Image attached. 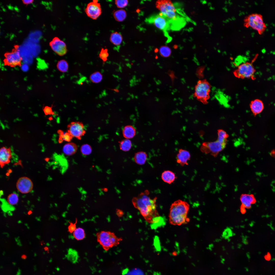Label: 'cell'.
<instances>
[{"label": "cell", "mask_w": 275, "mask_h": 275, "mask_svg": "<svg viewBox=\"0 0 275 275\" xmlns=\"http://www.w3.org/2000/svg\"><path fill=\"white\" fill-rule=\"evenodd\" d=\"M4 61L5 65L11 67L21 66L22 58L19 51L14 50L10 52L6 53Z\"/></svg>", "instance_id": "obj_11"}, {"label": "cell", "mask_w": 275, "mask_h": 275, "mask_svg": "<svg viewBox=\"0 0 275 275\" xmlns=\"http://www.w3.org/2000/svg\"><path fill=\"white\" fill-rule=\"evenodd\" d=\"M57 132L59 135L58 141L59 143H62L63 141L69 142L73 138L71 134L67 131L64 133L62 130H59Z\"/></svg>", "instance_id": "obj_23"}, {"label": "cell", "mask_w": 275, "mask_h": 275, "mask_svg": "<svg viewBox=\"0 0 275 275\" xmlns=\"http://www.w3.org/2000/svg\"><path fill=\"white\" fill-rule=\"evenodd\" d=\"M16 186L18 190L22 194H27L31 192L33 187L31 180L26 177L20 178L17 180Z\"/></svg>", "instance_id": "obj_14"}, {"label": "cell", "mask_w": 275, "mask_h": 275, "mask_svg": "<svg viewBox=\"0 0 275 275\" xmlns=\"http://www.w3.org/2000/svg\"><path fill=\"white\" fill-rule=\"evenodd\" d=\"M12 157L10 147H2L0 150V165L3 168L6 165L9 163Z\"/></svg>", "instance_id": "obj_15"}, {"label": "cell", "mask_w": 275, "mask_h": 275, "mask_svg": "<svg viewBox=\"0 0 275 275\" xmlns=\"http://www.w3.org/2000/svg\"><path fill=\"white\" fill-rule=\"evenodd\" d=\"M110 40L113 44L116 46H118L121 44L122 42V37L120 34L117 32H115L111 34Z\"/></svg>", "instance_id": "obj_21"}, {"label": "cell", "mask_w": 275, "mask_h": 275, "mask_svg": "<svg viewBox=\"0 0 275 275\" xmlns=\"http://www.w3.org/2000/svg\"><path fill=\"white\" fill-rule=\"evenodd\" d=\"M250 106L251 111L255 116L260 113L264 108L263 102L261 100L258 99L251 101Z\"/></svg>", "instance_id": "obj_17"}, {"label": "cell", "mask_w": 275, "mask_h": 275, "mask_svg": "<svg viewBox=\"0 0 275 275\" xmlns=\"http://www.w3.org/2000/svg\"><path fill=\"white\" fill-rule=\"evenodd\" d=\"M98 242L106 251H107L119 244L122 239L117 236L113 232L102 231L96 234Z\"/></svg>", "instance_id": "obj_4"}, {"label": "cell", "mask_w": 275, "mask_h": 275, "mask_svg": "<svg viewBox=\"0 0 275 275\" xmlns=\"http://www.w3.org/2000/svg\"><path fill=\"white\" fill-rule=\"evenodd\" d=\"M103 78L102 75L99 71L94 72L90 75L89 77L90 81L94 83L100 82L102 80Z\"/></svg>", "instance_id": "obj_28"}, {"label": "cell", "mask_w": 275, "mask_h": 275, "mask_svg": "<svg viewBox=\"0 0 275 275\" xmlns=\"http://www.w3.org/2000/svg\"><path fill=\"white\" fill-rule=\"evenodd\" d=\"M85 11L88 17L94 20L97 19L102 13L100 4L98 3V1L95 0L87 4Z\"/></svg>", "instance_id": "obj_10"}, {"label": "cell", "mask_w": 275, "mask_h": 275, "mask_svg": "<svg viewBox=\"0 0 275 275\" xmlns=\"http://www.w3.org/2000/svg\"><path fill=\"white\" fill-rule=\"evenodd\" d=\"M190 157V154L188 151L182 149H180L177 155V162L182 166L185 165H187V161L189 160Z\"/></svg>", "instance_id": "obj_18"}, {"label": "cell", "mask_w": 275, "mask_h": 275, "mask_svg": "<svg viewBox=\"0 0 275 275\" xmlns=\"http://www.w3.org/2000/svg\"><path fill=\"white\" fill-rule=\"evenodd\" d=\"M211 85L206 79L199 80L195 87L193 96L203 104H207L210 98Z\"/></svg>", "instance_id": "obj_7"}, {"label": "cell", "mask_w": 275, "mask_h": 275, "mask_svg": "<svg viewBox=\"0 0 275 275\" xmlns=\"http://www.w3.org/2000/svg\"><path fill=\"white\" fill-rule=\"evenodd\" d=\"M244 22L245 26L250 27L260 34L263 33L266 28L263 17L259 14L254 13L249 15L245 19Z\"/></svg>", "instance_id": "obj_8"}, {"label": "cell", "mask_w": 275, "mask_h": 275, "mask_svg": "<svg viewBox=\"0 0 275 275\" xmlns=\"http://www.w3.org/2000/svg\"><path fill=\"white\" fill-rule=\"evenodd\" d=\"M147 159V155L145 152H141L136 153L134 159L135 162L139 165H143Z\"/></svg>", "instance_id": "obj_22"}, {"label": "cell", "mask_w": 275, "mask_h": 275, "mask_svg": "<svg viewBox=\"0 0 275 275\" xmlns=\"http://www.w3.org/2000/svg\"><path fill=\"white\" fill-rule=\"evenodd\" d=\"M135 130L132 126H128L124 128L123 133L124 136L127 139L132 138L135 134Z\"/></svg>", "instance_id": "obj_25"}, {"label": "cell", "mask_w": 275, "mask_h": 275, "mask_svg": "<svg viewBox=\"0 0 275 275\" xmlns=\"http://www.w3.org/2000/svg\"><path fill=\"white\" fill-rule=\"evenodd\" d=\"M57 68L60 72L62 73L66 72L69 67L68 63L65 60H61L59 61L57 64Z\"/></svg>", "instance_id": "obj_27"}, {"label": "cell", "mask_w": 275, "mask_h": 275, "mask_svg": "<svg viewBox=\"0 0 275 275\" xmlns=\"http://www.w3.org/2000/svg\"><path fill=\"white\" fill-rule=\"evenodd\" d=\"M131 146V142L128 139L122 141L120 144V148L123 151H126L129 150Z\"/></svg>", "instance_id": "obj_31"}, {"label": "cell", "mask_w": 275, "mask_h": 275, "mask_svg": "<svg viewBox=\"0 0 275 275\" xmlns=\"http://www.w3.org/2000/svg\"><path fill=\"white\" fill-rule=\"evenodd\" d=\"M67 132L73 137H75L80 140L82 136L86 133L83 124L79 121L73 122L67 126Z\"/></svg>", "instance_id": "obj_12"}, {"label": "cell", "mask_w": 275, "mask_h": 275, "mask_svg": "<svg viewBox=\"0 0 275 275\" xmlns=\"http://www.w3.org/2000/svg\"><path fill=\"white\" fill-rule=\"evenodd\" d=\"M189 209V205L185 201L178 200L174 202L170 209V223L178 226L187 224L189 221L187 216Z\"/></svg>", "instance_id": "obj_3"}, {"label": "cell", "mask_w": 275, "mask_h": 275, "mask_svg": "<svg viewBox=\"0 0 275 275\" xmlns=\"http://www.w3.org/2000/svg\"><path fill=\"white\" fill-rule=\"evenodd\" d=\"M156 5L169 20L171 30H180L185 26L187 21L190 20L178 3H173L169 0H159Z\"/></svg>", "instance_id": "obj_2"}, {"label": "cell", "mask_w": 275, "mask_h": 275, "mask_svg": "<svg viewBox=\"0 0 275 275\" xmlns=\"http://www.w3.org/2000/svg\"><path fill=\"white\" fill-rule=\"evenodd\" d=\"M145 22L149 24H153L157 28L162 31L169 42L171 38L168 31L171 30V25L168 19L162 13L152 15L146 18Z\"/></svg>", "instance_id": "obj_5"}, {"label": "cell", "mask_w": 275, "mask_h": 275, "mask_svg": "<svg viewBox=\"0 0 275 275\" xmlns=\"http://www.w3.org/2000/svg\"><path fill=\"white\" fill-rule=\"evenodd\" d=\"M77 222V220L76 219L75 223L69 222L70 224L68 227V231L70 233H73L77 228L76 225Z\"/></svg>", "instance_id": "obj_35"}, {"label": "cell", "mask_w": 275, "mask_h": 275, "mask_svg": "<svg viewBox=\"0 0 275 275\" xmlns=\"http://www.w3.org/2000/svg\"><path fill=\"white\" fill-rule=\"evenodd\" d=\"M108 56L107 49L102 48L99 54V57L102 60L103 64L105 63L107 60Z\"/></svg>", "instance_id": "obj_32"}, {"label": "cell", "mask_w": 275, "mask_h": 275, "mask_svg": "<svg viewBox=\"0 0 275 275\" xmlns=\"http://www.w3.org/2000/svg\"><path fill=\"white\" fill-rule=\"evenodd\" d=\"M18 200L19 198L18 195L15 193L9 194L7 198L8 203L12 205L16 204L18 203Z\"/></svg>", "instance_id": "obj_29"}, {"label": "cell", "mask_w": 275, "mask_h": 275, "mask_svg": "<svg viewBox=\"0 0 275 275\" xmlns=\"http://www.w3.org/2000/svg\"><path fill=\"white\" fill-rule=\"evenodd\" d=\"M146 191L133 198L132 202L134 207L139 210L145 220L154 228L161 224V219L157 210L156 198H151Z\"/></svg>", "instance_id": "obj_1"}, {"label": "cell", "mask_w": 275, "mask_h": 275, "mask_svg": "<svg viewBox=\"0 0 275 275\" xmlns=\"http://www.w3.org/2000/svg\"><path fill=\"white\" fill-rule=\"evenodd\" d=\"M43 111L45 115L54 114L52 109V107L48 106H45L43 109Z\"/></svg>", "instance_id": "obj_36"}, {"label": "cell", "mask_w": 275, "mask_h": 275, "mask_svg": "<svg viewBox=\"0 0 275 275\" xmlns=\"http://www.w3.org/2000/svg\"><path fill=\"white\" fill-rule=\"evenodd\" d=\"M159 52L160 55L162 57H167L170 55L171 50L168 47L163 46L160 48Z\"/></svg>", "instance_id": "obj_30"}, {"label": "cell", "mask_w": 275, "mask_h": 275, "mask_svg": "<svg viewBox=\"0 0 275 275\" xmlns=\"http://www.w3.org/2000/svg\"><path fill=\"white\" fill-rule=\"evenodd\" d=\"M115 19L118 22H122L126 18L127 13L123 9H120L115 11L113 13Z\"/></svg>", "instance_id": "obj_24"}, {"label": "cell", "mask_w": 275, "mask_h": 275, "mask_svg": "<svg viewBox=\"0 0 275 275\" xmlns=\"http://www.w3.org/2000/svg\"><path fill=\"white\" fill-rule=\"evenodd\" d=\"M240 200L241 203L240 207L245 209L251 208L252 205L256 202V198L253 194H242L240 197Z\"/></svg>", "instance_id": "obj_16"}, {"label": "cell", "mask_w": 275, "mask_h": 275, "mask_svg": "<svg viewBox=\"0 0 275 275\" xmlns=\"http://www.w3.org/2000/svg\"><path fill=\"white\" fill-rule=\"evenodd\" d=\"M73 233L74 238L77 240H82L86 236L84 230L80 227L77 228Z\"/></svg>", "instance_id": "obj_26"}, {"label": "cell", "mask_w": 275, "mask_h": 275, "mask_svg": "<svg viewBox=\"0 0 275 275\" xmlns=\"http://www.w3.org/2000/svg\"><path fill=\"white\" fill-rule=\"evenodd\" d=\"M80 150L83 155H89L91 153L92 149L91 146L89 145L85 144L81 146Z\"/></svg>", "instance_id": "obj_33"}, {"label": "cell", "mask_w": 275, "mask_h": 275, "mask_svg": "<svg viewBox=\"0 0 275 275\" xmlns=\"http://www.w3.org/2000/svg\"><path fill=\"white\" fill-rule=\"evenodd\" d=\"M52 49L58 55L63 56L67 51L65 43L59 38L54 37L50 43Z\"/></svg>", "instance_id": "obj_13"}, {"label": "cell", "mask_w": 275, "mask_h": 275, "mask_svg": "<svg viewBox=\"0 0 275 275\" xmlns=\"http://www.w3.org/2000/svg\"><path fill=\"white\" fill-rule=\"evenodd\" d=\"M22 1L24 4H29L32 3L33 1L32 0H23Z\"/></svg>", "instance_id": "obj_37"}, {"label": "cell", "mask_w": 275, "mask_h": 275, "mask_svg": "<svg viewBox=\"0 0 275 275\" xmlns=\"http://www.w3.org/2000/svg\"><path fill=\"white\" fill-rule=\"evenodd\" d=\"M77 149V145L74 143L70 142L67 143L64 146L63 150L65 155L71 156L75 154Z\"/></svg>", "instance_id": "obj_19"}, {"label": "cell", "mask_w": 275, "mask_h": 275, "mask_svg": "<svg viewBox=\"0 0 275 275\" xmlns=\"http://www.w3.org/2000/svg\"><path fill=\"white\" fill-rule=\"evenodd\" d=\"M176 177L175 174L169 170L164 171L161 175V178L164 182L170 184L175 180Z\"/></svg>", "instance_id": "obj_20"}, {"label": "cell", "mask_w": 275, "mask_h": 275, "mask_svg": "<svg viewBox=\"0 0 275 275\" xmlns=\"http://www.w3.org/2000/svg\"><path fill=\"white\" fill-rule=\"evenodd\" d=\"M255 72V69L252 63L246 62L239 65L233 73L238 78H253Z\"/></svg>", "instance_id": "obj_9"}, {"label": "cell", "mask_w": 275, "mask_h": 275, "mask_svg": "<svg viewBox=\"0 0 275 275\" xmlns=\"http://www.w3.org/2000/svg\"><path fill=\"white\" fill-rule=\"evenodd\" d=\"M115 2L117 7L119 8H123L127 5L128 1L127 0H116L115 1Z\"/></svg>", "instance_id": "obj_34"}, {"label": "cell", "mask_w": 275, "mask_h": 275, "mask_svg": "<svg viewBox=\"0 0 275 275\" xmlns=\"http://www.w3.org/2000/svg\"><path fill=\"white\" fill-rule=\"evenodd\" d=\"M227 139L224 136L217 135L216 140L203 143L200 150L203 153L206 154L210 153L214 157H216L226 147Z\"/></svg>", "instance_id": "obj_6"}]
</instances>
